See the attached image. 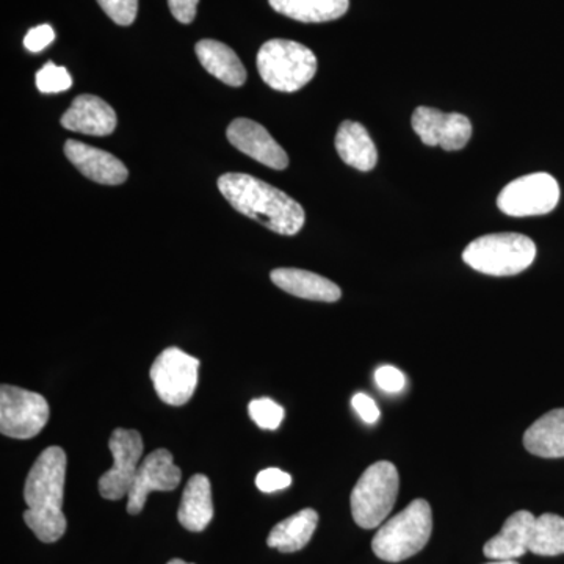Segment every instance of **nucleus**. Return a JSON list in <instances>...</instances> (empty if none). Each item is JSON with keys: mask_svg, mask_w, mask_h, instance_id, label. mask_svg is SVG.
Wrapping results in <instances>:
<instances>
[{"mask_svg": "<svg viewBox=\"0 0 564 564\" xmlns=\"http://www.w3.org/2000/svg\"><path fill=\"white\" fill-rule=\"evenodd\" d=\"M66 464L68 459L62 447L46 448L25 480L24 500L29 508L24 521L41 543H57L68 527L63 513Z\"/></svg>", "mask_w": 564, "mask_h": 564, "instance_id": "nucleus-1", "label": "nucleus"}, {"mask_svg": "<svg viewBox=\"0 0 564 564\" xmlns=\"http://www.w3.org/2000/svg\"><path fill=\"white\" fill-rule=\"evenodd\" d=\"M218 188L234 209L281 236H295L306 221L302 204L250 174H223Z\"/></svg>", "mask_w": 564, "mask_h": 564, "instance_id": "nucleus-2", "label": "nucleus"}, {"mask_svg": "<svg viewBox=\"0 0 564 564\" xmlns=\"http://www.w3.org/2000/svg\"><path fill=\"white\" fill-rule=\"evenodd\" d=\"M432 530V507L426 500L415 499L380 527L372 541L375 555L389 563L411 558L429 543Z\"/></svg>", "mask_w": 564, "mask_h": 564, "instance_id": "nucleus-3", "label": "nucleus"}, {"mask_svg": "<svg viewBox=\"0 0 564 564\" xmlns=\"http://www.w3.org/2000/svg\"><path fill=\"white\" fill-rule=\"evenodd\" d=\"M536 258V245L522 234H489L475 239L463 251V261L489 276H514Z\"/></svg>", "mask_w": 564, "mask_h": 564, "instance_id": "nucleus-4", "label": "nucleus"}, {"mask_svg": "<svg viewBox=\"0 0 564 564\" xmlns=\"http://www.w3.org/2000/svg\"><path fill=\"white\" fill-rule=\"evenodd\" d=\"M258 70L273 90H302L317 73V57L310 47L291 40H270L259 50Z\"/></svg>", "mask_w": 564, "mask_h": 564, "instance_id": "nucleus-5", "label": "nucleus"}, {"mask_svg": "<svg viewBox=\"0 0 564 564\" xmlns=\"http://www.w3.org/2000/svg\"><path fill=\"white\" fill-rule=\"evenodd\" d=\"M399 470L389 462L372 464L351 492V514L356 524L370 530L383 525L399 496Z\"/></svg>", "mask_w": 564, "mask_h": 564, "instance_id": "nucleus-6", "label": "nucleus"}, {"mask_svg": "<svg viewBox=\"0 0 564 564\" xmlns=\"http://www.w3.org/2000/svg\"><path fill=\"white\" fill-rule=\"evenodd\" d=\"M50 404L39 392L17 386L0 388V432L14 440H32L50 421Z\"/></svg>", "mask_w": 564, "mask_h": 564, "instance_id": "nucleus-7", "label": "nucleus"}, {"mask_svg": "<svg viewBox=\"0 0 564 564\" xmlns=\"http://www.w3.org/2000/svg\"><path fill=\"white\" fill-rule=\"evenodd\" d=\"M199 361L181 348L163 350L152 364L150 378L162 402L182 406L191 402L198 384Z\"/></svg>", "mask_w": 564, "mask_h": 564, "instance_id": "nucleus-8", "label": "nucleus"}, {"mask_svg": "<svg viewBox=\"0 0 564 564\" xmlns=\"http://www.w3.org/2000/svg\"><path fill=\"white\" fill-rule=\"evenodd\" d=\"M560 185L549 173H532L514 180L500 192L497 206L510 217H534L555 209Z\"/></svg>", "mask_w": 564, "mask_h": 564, "instance_id": "nucleus-9", "label": "nucleus"}, {"mask_svg": "<svg viewBox=\"0 0 564 564\" xmlns=\"http://www.w3.org/2000/svg\"><path fill=\"white\" fill-rule=\"evenodd\" d=\"M109 448L113 466L99 478V492L104 499L121 500L131 491L133 478L143 456V437L137 430L117 429L111 433Z\"/></svg>", "mask_w": 564, "mask_h": 564, "instance_id": "nucleus-10", "label": "nucleus"}, {"mask_svg": "<svg viewBox=\"0 0 564 564\" xmlns=\"http://www.w3.org/2000/svg\"><path fill=\"white\" fill-rule=\"evenodd\" d=\"M411 122L414 132L426 147L459 151L473 139V122L466 115L444 113L433 107H417Z\"/></svg>", "mask_w": 564, "mask_h": 564, "instance_id": "nucleus-11", "label": "nucleus"}, {"mask_svg": "<svg viewBox=\"0 0 564 564\" xmlns=\"http://www.w3.org/2000/svg\"><path fill=\"white\" fill-rule=\"evenodd\" d=\"M182 473L174 464L172 452L158 448L140 463L135 478L128 494V513L135 516L143 511L151 492L174 491L180 486Z\"/></svg>", "mask_w": 564, "mask_h": 564, "instance_id": "nucleus-12", "label": "nucleus"}, {"mask_svg": "<svg viewBox=\"0 0 564 564\" xmlns=\"http://www.w3.org/2000/svg\"><path fill=\"white\" fill-rule=\"evenodd\" d=\"M226 135L234 148L247 154L248 158L254 159L256 162L273 170L288 169V154L259 122L237 118L229 124Z\"/></svg>", "mask_w": 564, "mask_h": 564, "instance_id": "nucleus-13", "label": "nucleus"}, {"mask_svg": "<svg viewBox=\"0 0 564 564\" xmlns=\"http://www.w3.org/2000/svg\"><path fill=\"white\" fill-rule=\"evenodd\" d=\"M65 155L85 177L102 185H120L129 176L128 169L110 152L88 147L82 141L68 140Z\"/></svg>", "mask_w": 564, "mask_h": 564, "instance_id": "nucleus-14", "label": "nucleus"}, {"mask_svg": "<svg viewBox=\"0 0 564 564\" xmlns=\"http://www.w3.org/2000/svg\"><path fill=\"white\" fill-rule=\"evenodd\" d=\"M62 126L68 131L85 135L106 137L117 129V113L98 96L82 95L62 117Z\"/></svg>", "mask_w": 564, "mask_h": 564, "instance_id": "nucleus-15", "label": "nucleus"}, {"mask_svg": "<svg viewBox=\"0 0 564 564\" xmlns=\"http://www.w3.org/2000/svg\"><path fill=\"white\" fill-rule=\"evenodd\" d=\"M536 518L530 511H518L505 522L500 533L485 544L484 554L496 562H510L530 552Z\"/></svg>", "mask_w": 564, "mask_h": 564, "instance_id": "nucleus-16", "label": "nucleus"}, {"mask_svg": "<svg viewBox=\"0 0 564 564\" xmlns=\"http://www.w3.org/2000/svg\"><path fill=\"white\" fill-rule=\"evenodd\" d=\"M281 291L291 293L299 299L313 302L336 303L340 299L339 285L326 280L321 274L300 269H276L270 274Z\"/></svg>", "mask_w": 564, "mask_h": 564, "instance_id": "nucleus-17", "label": "nucleus"}, {"mask_svg": "<svg viewBox=\"0 0 564 564\" xmlns=\"http://www.w3.org/2000/svg\"><path fill=\"white\" fill-rule=\"evenodd\" d=\"M214 518L210 480L203 474L193 475L182 494L177 519L188 532H203Z\"/></svg>", "mask_w": 564, "mask_h": 564, "instance_id": "nucleus-18", "label": "nucleus"}, {"mask_svg": "<svg viewBox=\"0 0 564 564\" xmlns=\"http://www.w3.org/2000/svg\"><path fill=\"white\" fill-rule=\"evenodd\" d=\"M337 154L347 165L359 172H372L378 162V151L372 137L362 124L344 121L336 135Z\"/></svg>", "mask_w": 564, "mask_h": 564, "instance_id": "nucleus-19", "label": "nucleus"}, {"mask_svg": "<svg viewBox=\"0 0 564 564\" xmlns=\"http://www.w3.org/2000/svg\"><path fill=\"white\" fill-rule=\"evenodd\" d=\"M195 52L203 68L223 84L229 87H242L247 82V69L240 62L239 55L220 41H199Z\"/></svg>", "mask_w": 564, "mask_h": 564, "instance_id": "nucleus-20", "label": "nucleus"}, {"mask_svg": "<svg viewBox=\"0 0 564 564\" xmlns=\"http://www.w3.org/2000/svg\"><path fill=\"white\" fill-rule=\"evenodd\" d=\"M524 445L541 458H564V410H554L529 426Z\"/></svg>", "mask_w": 564, "mask_h": 564, "instance_id": "nucleus-21", "label": "nucleus"}, {"mask_svg": "<svg viewBox=\"0 0 564 564\" xmlns=\"http://www.w3.org/2000/svg\"><path fill=\"white\" fill-rule=\"evenodd\" d=\"M317 524V511L313 508H304L299 513L292 514L291 518L274 525L267 544L269 547L278 549L282 554L302 551L310 544Z\"/></svg>", "mask_w": 564, "mask_h": 564, "instance_id": "nucleus-22", "label": "nucleus"}, {"mask_svg": "<svg viewBox=\"0 0 564 564\" xmlns=\"http://www.w3.org/2000/svg\"><path fill=\"white\" fill-rule=\"evenodd\" d=\"M278 13L300 22L339 20L348 11L350 0H269Z\"/></svg>", "mask_w": 564, "mask_h": 564, "instance_id": "nucleus-23", "label": "nucleus"}, {"mask_svg": "<svg viewBox=\"0 0 564 564\" xmlns=\"http://www.w3.org/2000/svg\"><path fill=\"white\" fill-rule=\"evenodd\" d=\"M530 552L541 556L564 554V518L545 513L533 525Z\"/></svg>", "mask_w": 564, "mask_h": 564, "instance_id": "nucleus-24", "label": "nucleus"}, {"mask_svg": "<svg viewBox=\"0 0 564 564\" xmlns=\"http://www.w3.org/2000/svg\"><path fill=\"white\" fill-rule=\"evenodd\" d=\"M248 413L262 430H276L284 421V408L272 399H256L248 406Z\"/></svg>", "mask_w": 564, "mask_h": 564, "instance_id": "nucleus-25", "label": "nucleus"}, {"mask_svg": "<svg viewBox=\"0 0 564 564\" xmlns=\"http://www.w3.org/2000/svg\"><path fill=\"white\" fill-rule=\"evenodd\" d=\"M70 85H73V79H70L68 69L57 66L55 63H46L36 73V87L46 95L69 90Z\"/></svg>", "mask_w": 564, "mask_h": 564, "instance_id": "nucleus-26", "label": "nucleus"}, {"mask_svg": "<svg viewBox=\"0 0 564 564\" xmlns=\"http://www.w3.org/2000/svg\"><path fill=\"white\" fill-rule=\"evenodd\" d=\"M104 13L115 24L131 25L139 13V0H98Z\"/></svg>", "mask_w": 564, "mask_h": 564, "instance_id": "nucleus-27", "label": "nucleus"}, {"mask_svg": "<svg viewBox=\"0 0 564 564\" xmlns=\"http://www.w3.org/2000/svg\"><path fill=\"white\" fill-rule=\"evenodd\" d=\"M375 383H377L381 391L399 393L406 386V378H404L402 370L397 369V367L381 366L375 372Z\"/></svg>", "mask_w": 564, "mask_h": 564, "instance_id": "nucleus-28", "label": "nucleus"}, {"mask_svg": "<svg viewBox=\"0 0 564 564\" xmlns=\"http://www.w3.org/2000/svg\"><path fill=\"white\" fill-rule=\"evenodd\" d=\"M292 485V477L284 470L276 469V467H270V469H263L256 477V486L261 489L262 492H276L281 489L289 488Z\"/></svg>", "mask_w": 564, "mask_h": 564, "instance_id": "nucleus-29", "label": "nucleus"}, {"mask_svg": "<svg viewBox=\"0 0 564 564\" xmlns=\"http://www.w3.org/2000/svg\"><path fill=\"white\" fill-rule=\"evenodd\" d=\"M55 40L54 29L50 24L39 25V28L29 31L24 39L25 50L31 52H41Z\"/></svg>", "mask_w": 564, "mask_h": 564, "instance_id": "nucleus-30", "label": "nucleus"}, {"mask_svg": "<svg viewBox=\"0 0 564 564\" xmlns=\"http://www.w3.org/2000/svg\"><path fill=\"white\" fill-rule=\"evenodd\" d=\"M351 404L364 422L373 425V423H377L378 419H380L381 414L377 403H375L369 395H366V393H356V395L352 397Z\"/></svg>", "mask_w": 564, "mask_h": 564, "instance_id": "nucleus-31", "label": "nucleus"}, {"mask_svg": "<svg viewBox=\"0 0 564 564\" xmlns=\"http://www.w3.org/2000/svg\"><path fill=\"white\" fill-rule=\"evenodd\" d=\"M199 0H169L170 11L181 24H191L196 18Z\"/></svg>", "mask_w": 564, "mask_h": 564, "instance_id": "nucleus-32", "label": "nucleus"}, {"mask_svg": "<svg viewBox=\"0 0 564 564\" xmlns=\"http://www.w3.org/2000/svg\"><path fill=\"white\" fill-rule=\"evenodd\" d=\"M166 564H193V563L184 562V560H181V558H174V560H172V562H169Z\"/></svg>", "mask_w": 564, "mask_h": 564, "instance_id": "nucleus-33", "label": "nucleus"}, {"mask_svg": "<svg viewBox=\"0 0 564 564\" xmlns=\"http://www.w3.org/2000/svg\"><path fill=\"white\" fill-rule=\"evenodd\" d=\"M488 564H519V563H516L514 560H510V562H496V560H492V563H488Z\"/></svg>", "mask_w": 564, "mask_h": 564, "instance_id": "nucleus-34", "label": "nucleus"}]
</instances>
